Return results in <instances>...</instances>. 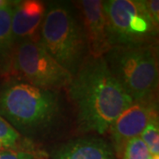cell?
Instances as JSON below:
<instances>
[{
	"label": "cell",
	"instance_id": "obj_1",
	"mask_svg": "<svg viewBox=\"0 0 159 159\" xmlns=\"http://www.w3.org/2000/svg\"><path fill=\"white\" fill-rule=\"evenodd\" d=\"M67 89L80 133H107L134 102L111 74L103 57L89 56Z\"/></svg>",
	"mask_w": 159,
	"mask_h": 159
},
{
	"label": "cell",
	"instance_id": "obj_2",
	"mask_svg": "<svg viewBox=\"0 0 159 159\" xmlns=\"http://www.w3.org/2000/svg\"><path fill=\"white\" fill-rule=\"evenodd\" d=\"M0 116L34 143L58 135L66 114L59 91L39 89L10 76L0 86Z\"/></svg>",
	"mask_w": 159,
	"mask_h": 159
},
{
	"label": "cell",
	"instance_id": "obj_3",
	"mask_svg": "<svg viewBox=\"0 0 159 159\" xmlns=\"http://www.w3.org/2000/svg\"><path fill=\"white\" fill-rule=\"evenodd\" d=\"M39 42L73 76L89 56L79 11L68 2L54 1L47 4Z\"/></svg>",
	"mask_w": 159,
	"mask_h": 159
},
{
	"label": "cell",
	"instance_id": "obj_4",
	"mask_svg": "<svg viewBox=\"0 0 159 159\" xmlns=\"http://www.w3.org/2000/svg\"><path fill=\"white\" fill-rule=\"evenodd\" d=\"M157 57V43L115 46L102 56L111 74L134 102L156 98Z\"/></svg>",
	"mask_w": 159,
	"mask_h": 159
},
{
	"label": "cell",
	"instance_id": "obj_5",
	"mask_svg": "<svg viewBox=\"0 0 159 159\" xmlns=\"http://www.w3.org/2000/svg\"><path fill=\"white\" fill-rule=\"evenodd\" d=\"M102 6L109 44L127 46L157 43L158 27L144 0H107Z\"/></svg>",
	"mask_w": 159,
	"mask_h": 159
},
{
	"label": "cell",
	"instance_id": "obj_6",
	"mask_svg": "<svg viewBox=\"0 0 159 159\" xmlns=\"http://www.w3.org/2000/svg\"><path fill=\"white\" fill-rule=\"evenodd\" d=\"M11 76L36 88L53 91L66 89L73 78L39 41H26L16 45Z\"/></svg>",
	"mask_w": 159,
	"mask_h": 159
},
{
	"label": "cell",
	"instance_id": "obj_7",
	"mask_svg": "<svg viewBox=\"0 0 159 159\" xmlns=\"http://www.w3.org/2000/svg\"><path fill=\"white\" fill-rule=\"evenodd\" d=\"M157 115L156 98L142 102H134L125 110L111 125V147L117 157H120L125 144L130 140L140 136L150 119Z\"/></svg>",
	"mask_w": 159,
	"mask_h": 159
},
{
	"label": "cell",
	"instance_id": "obj_8",
	"mask_svg": "<svg viewBox=\"0 0 159 159\" xmlns=\"http://www.w3.org/2000/svg\"><path fill=\"white\" fill-rule=\"evenodd\" d=\"M82 27L85 32L89 56L102 57L111 49L102 1L82 0L76 2Z\"/></svg>",
	"mask_w": 159,
	"mask_h": 159
},
{
	"label": "cell",
	"instance_id": "obj_9",
	"mask_svg": "<svg viewBox=\"0 0 159 159\" xmlns=\"http://www.w3.org/2000/svg\"><path fill=\"white\" fill-rule=\"evenodd\" d=\"M45 11V4L38 0L15 3L11 15V32L16 45L26 41H39Z\"/></svg>",
	"mask_w": 159,
	"mask_h": 159
},
{
	"label": "cell",
	"instance_id": "obj_10",
	"mask_svg": "<svg viewBox=\"0 0 159 159\" xmlns=\"http://www.w3.org/2000/svg\"><path fill=\"white\" fill-rule=\"evenodd\" d=\"M51 159H117L111 145L98 136H82L52 148Z\"/></svg>",
	"mask_w": 159,
	"mask_h": 159
},
{
	"label": "cell",
	"instance_id": "obj_11",
	"mask_svg": "<svg viewBox=\"0 0 159 159\" xmlns=\"http://www.w3.org/2000/svg\"><path fill=\"white\" fill-rule=\"evenodd\" d=\"M13 4L0 9V76H11L15 42L11 32Z\"/></svg>",
	"mask_w": 159,
	"mask_h": 159
},
{
	"label": "cell",
	"instance_id": "obj_12",
	"mask_svg": "<svg viewBox=\"0 0 159 159\" xmlns=\"http://www.w3.org/2000/svg\"><path fill=\"white\" fill-rule=\"evenodd\" d=\"M34 143L24 139L6 119L0 116V150L33 149Z\"/></svg>",
	"mask_w": 159,
	"mask_h": 159
},
{
	"label": "cell",
	"instance_id": "obj_13",
	"mask_svg": "<svg viewBox=\"0 0 159 159\" xmlns=\"http://www.w3.org/2000/svg\"><path fill=\"white\" fill-rule=\"evenodd\" d=\"M140 137L146 144L151 156H159L158 116L154 117L148 121Z\"/></svg>",
	"mask_w": 159,
	"mask_h": 159
},
{
	"label": "cell",
	"instance_id": "obj_14",
	"mask_svg": "<svg viewBox=\"0 0 159 159\" xmlns=\"http://www.w3.org/2000/svg\"><path fill=\"white\" fill-rule=\"evenodd\" d=\"M151 157L148 148L140 136L127 142L121 155L122 159H151Z\"/></svg>",
	"mask_w": 159,
	"mask_h": 159
},
{
	"label": "cell",
	"instance_id": "obj_15",
	"mask_svg": "<svg viewBox=\"0 0 159 159\" xmlns=\"http://www.w3.org/2000/svg\"><path fill=\"white\" fill-rule=\"evenodd\" d=\"M0 159H39L33 149H1Z\"/></svg>",
	"mask_w": 159,
	"mask_h": 159
},
{
	"label": "cell",
	"instance_id": "obj_16",
	"mask_svg": "<svg viewBox=\"0 0 159 159\" xmlns=\"http://www.w3.org/2000/svg\"><path fill=\"white\" fill-rule=\"evenodd\" d=\"M146 6L148 13L154 23L158 27L159 24V1L158 0H147Z\"/></svg>",
	"mask_w": 159,
	"mask_h": 159
},
{
	"label": "cell",
	"instance_id": "obj_17",
	"mask_svg": "<svg viewBox=\"0 0 159 159\" xmlns=\"http://www.w3.org/2000/svg\"><path fill=\"white\" fill-rule=\"evenodd\" d=\"M14 1H9V0H0V9L6 7V6H10L11 4H13Z\"/></svg>",
	"mask_w": 159,
	"mask_h": 159
},
{
	"label": "cell",
	"instance_id": "obj_18",
	"mask_svg": "<svg viewBox=\"0 0 159 159\" xmlns=\"http://www.w3.org/2000/svg\"><path fill=\"white\" fill-rule=\"evenodd\" d=\"M151 159H159V156H157V157H154V156H152Z\"/></svg>",
	"mask_w": 159,
	"mask_h": 159
},
{
	"label": "cell",
	"instance_id": "obj_19",
	"mask_svg": "<svg viewBox=\"0 0 159 159\" xmlns=\"http://www.w3.org/2000/svg\"><path fill=\"white\" fill-rule=\"evenodd\" d=\"M0 77H1V76H0Z\"/></svg>",
	"mask_w": 159,
	"mask_h": 159
}]
</instances>
